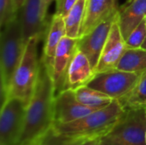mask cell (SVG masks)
Instances as JSON below:
<instances>
[{
  "label": "cell",
  "mask_w": 146,
  "mask_h": 145,
  "mask_svg": "<svg viewBox=\"0 0 146 145\" xmlns=\"http://www.w3.org/2000/svg\"><path fill=\"white\" fill-rule=\"evenodd\" d=\"M125 109L146 106V72L144 73L136 86L125 97L118 99Z\"/></svg>",
  "instance_id": "obj_20"
},
{
  "label": "cell",
  "mask_w": 146,
  "mask_h": 145,
  "mask_svg": "<svg viewBox=\"0 0 146 145\" xmlns=\"http://www.w3.org/2000/svg\"><path fill=\"white\" fill-rule=\"evenodd\" d=\"M78 101L86 107L101 109L109 106L115 99L111 97L89 87L88 85H82L74 90Z\"/></svg>",
  "instance_id": "obj_17"
},
{
  "label": "cell",
  "mask_w": 146,
  "mask_h": 145,
  "mask_svg": "<svg viewBox=\"0 0 146 145\" xmlns=\"http://www.w3.org/2000/svg\"><path fill=\"white\" fill-rule=\"evenodd\" d=\"M53 0H41V7H42V15L44 19H47V11L48 9L52 3Z\"/></svg>",
  "instance_id": "obj_25"
},
{
  "label": "cell",
  "mask_w": 146,
  "mask_h": 145,
  "mask_svg": "<svg viewBox=\"0 0 146 145\" xmlns=\"http://www.w3.org/2000/svg\"><path fill=\"white\" fill-rule=\"evenodd\" d=\"M94 75L95 72L90 61L83 52L78 50L70 63L64 90H74L80 86L86 85Z\"/></svg>",
  "instance_id": "obj_15"
},
{
  "label": "cell",
  "mask_w": 146,
  "mask_h": 145,
  "mask_svg": "<svg viewBox=\"0 0 146 145\" xmlns=\"http://www.w3.org/2000/svg\"><path fill=\"white\" fill-rule=\"evenodd\" d=\"M145 107L125 109L117 123L106 135L118 145H146Z\"/></svg>",
  "instance_id": "obj_5"
},
{
  "label": "cell",
  "mask_w": 146,
  "mask_h": 145,
  "mask_svg": "<svg viewBox=\"0 0 146 145\" xmlns=\"http://www.w3.org/2000/svg\"><path fill=\"white\" fill-rule=\"evenodd\" d=\"M21 99L9 97L1 105L0 145H17L27 108Z\"/></svg>",
  "instance_id": "obj_7"
},
{
  "label": "cell",
  "mask_w": 146,
  "mask_h": 145,
  "mask_svg": "<svg viewBox=\"0 0 146 145\" xmlns=\"http://www.w3.org/2000/svg\"><path fill=\"white\" fill-rule=\"evenodd\" d=\"M79 38L65 36L60 42L56 50L55 56L50 66H49L56 94L65 88L66 78L70 63L78 50Z\"/></svg>",
  "instance_id": "obj_8"
},
{
  "label": "cell",
  "mask_w": 146,
  "mask_h": 145,
  "mask_svg": "<svg viewBox=\"0 0 146 145\" xmlns=\"http://www.w3.org/2000/svg\"><path fill=\"white\" fill-rule=\"evenodd\" d=\"M117 69L143 74L146 72V50L143 48L126 49Z\"/></svg>",
  "instance_id": "obj_18"
},
{
  "label": "cell",
  "mask_w": 146,
  "mask_h": 145,
  "mask_svg": "<svg viewBox=\"0 0 146 145\" xmlns=\"http://www.w3.org/2000/svg\"><path fill=\"white\" fill-rule=\"evenodd\" d=\"M95 110L97 109L80 103L76 98L73 89H66L55 96L53 103V124L68 123L80 119Z\"/></svg>",
  "instance_id": "obj_9"
},
{
  "label": "cell",
  "mask_w": 146,
  "mask_h": 145,
  "mask_svg": "<svg viewBox=\"0 0 146 145\" xmlns=\"http://www.w3.org/2000/svg\"><path fill=\"white\" fill-rule=\"evenodd\" d=\"M146 38V25L143 21L125 39L126 48L138 49L141 48Z\"/></svg>",
  "instance_id": "obj_23"
},
{
  "label": "cell",
  "mask_w": 146,
  "mask_h": 145,
  "mask_svg": "<svg viewBox=\"0 0 146 145\" xmlns=\"http://www.w3.org/2000/svg\"><path fill=\"white\" fill-rule=\"evenodd\" d=\"M144 21H145V25H146V15H145V19H144Z\"/></svg>",
  "instance_id": "obj_30"
},
{
  "label": "cell",
  "mask_w": 146,
  "mask_h": 145,
  "mask_svg": "<svg viewBox=\"0 0 146 145\" xmlns=\"http://www.w3.org/2000/svg\"><path fill=\"white\" fill-rule=\"evenodd\" d=\"M25 46L26 44L23 40L20 20L17 16L1 32L0 71L2 103L6 100L14 73L23 56Z\"/></svg>",
  "instance_id": "obj_3"
},
{
  "label": "cell",
  "mask_w": 146,
  "mask_h": 145,
  "mask_svg": "<svg viewBox=\"0 0 146 145\" xmlns=\"http://www.w3.org/2000/svg\"><path fill=\"white\" fill-rule=\"evenodd\" d=\"M18 17L25 44L33 37L46 35L49 23L42 15L41 0H25L18 11Z\"/></svg>",
  "instance_id": "obj_10"
},
{
  "label": "cell",
  "mask_w": 146,
  "mask_h": 145,
  "mask_svg": "<svg viewBox=\"0 0 146 145\" xmlns=\"http://www.w3.org/2000/svg\"><path fill=\"white\" fill-rule=\"evenodd\" d=\"M146 15V0H127L119 7L116 21L124 39L144 21Z\"/></svg>",
  "instance_id": "obj_13"
},
{
  "label": "cell",
  "mask_w": 146,
  "mask_h": 145,
  "mask_svg": "<svg viewBox=\"0 0 146 145\" xmlns=\"http://www.w3.org/2000/svg\"><path fill=\"white\" fill-rule=\"evenodd\" d=\"M103 138H91L84 142L81 145H99L101 143Z\"/></svg>",
  "instance_id": "obj_26"
},
{
  "label": "cell",
  "mask_w": 146,
  "mask_h": 145,
  "mask_svg": "<svg viewBox=\"0 0 146 145\" xmlns=\"http://www.w3.org/2000/svg\"><path fill=\"white\" fill-rule=\"evenodd\" d=\"M117 99L109 106L68 123H54L53 130L62 135L85 138H104L115 126L124 112Z\"/></svg>",
  "instance_id": "obj_2"
},
{
  "label": "cell",
  "mask_w": 146,
  "mask_h": 145,
  "mask_svg": "<svg viewBox=\"0 0 146 145\" xmlns=\"http://www.w3.org/2000/svg\"><path fill=\"white\" fill-rule=\"evenodd\" d=\"M117 0H88L80 38L90 32L102 21L117 13Z\"/></svg>",
  "instance_id": "obj_14"
},
{
  "label": "cell",
  "mask_w": 146,
  "mask_h": 145,
  "mask_svg": "<svg viewBox=\"0 0 146 145\" xmlns=\"http://www.w3.org/2000/svg\"><path fill=\"white\" fill-rule=\"evenodd\" d=\"M141 76V73L115 68L95 73L86 85L118 100L127 95L136 86Z\"/></svg>",
  "instance_id": "obj_6"
},
{
  "label": "cell",
  "mask_w": 146,
  "mask_h": 145,
  "mask_svg": "<svg viewBox=\"0 0 146 145\" xmlns=\"http://www.w3.org/2000/svg\"><path fill=\"white\" fill-rule=\"evenodd\" d=\"M116 14L99 23L90 32L80 37L78 40V50L86 56L94 70L98 63L111 26L116 19Z\"/></svg>",
  "instance_id": "obj_11"
},
{
  "label": "cell",
  "mask_w": 146,
  "mask_h": 145,
  "mask_svg": "<svg viewBox=\"0 0 146 145\" xmlns=\"http://www.w3.org/2000/svg\"><path fill=\"white\" fill-rule=\"evenodd\" d=\"M56 13L63 18L69 13L71 9L74 6L78 0H56Z\"/></svg>",
  "instance_id": "obj_24"
},
{
  "label": "cell",
  "mask_w": 146,
  "mask_h": 145,
  "mask_svg": "<svg viewBox=\"0 0 146 145\" xmlns=\"http://www.w3.org/2000/svg\"><path fill=\"white\" fill-rule=\"evenodd\" d=\"M24 3H25V0H15V8L17 11H19V9L23 6Z\"/></svg>",
  "instance_id": "obj_28"
},
{
  "label": "cell",
  "mask_w": 146,
  "mask_h": 145,
  "mask_svg": "<svg viewBox=\"0 0 146 145\" xmlns=\"http://www.w3.org/2000/svg\"><path fill=\"white\" fill-rule=\"evenodd\" d=\"M145 107H146V106H145Z\"/></svg>",
  "instance_id": "obj_34"
},
{
  "label": "cell",
  "mask_w": 146,
  "mask_h": 145,
  "mask_svg": "<svg viewBox=\"0 0 146 145\" xmlns=\"http://www.w3.org/2000/svg\"><path fill=\"white\" fill-rule=\"evenodd\" d=\"M145 144H146V132H145Z\"/></svg>",
  "instance_id": "obj_31"
},
{
  "label": "cell",
  "mask_w": 146,
  "mask_h": 145,
  "mask_svg": "<svg viewBox=\"0 0 146 145\" xmlns=\"http://www.w3.org/2000/svg\"><path fill=\"white\" fill-rule=\"evenodd\" d=\"M126 49L125 39L115 19L94 70L95 73L116 68Z\"/></svg>",
  "instance_id": "obj_12"
},
{
  "label": "cell",
  "mask_w": 146,
  "mask_h": 145,
  "mask_svg": "<svg viewBox=\"0 0 146 145\" xmlns=\"http://www.w3.org/2000/svg\"><path fill=\"white\" fill-rule=\"evenodd\" d=\"M86 140H88V138L58 134L51 127L39 145H81Z\"/></svg>",
  "instance_id": "obj_21"
},
{
  "label": "cell",
  "mask_w": 146,
  "mask_h": 145,
  "mask_svg": "<svg viewBox=\"0 0 146 145\" xmlns=\"http://www.w3.org/2000/svg\"><path fill=\"white\" fill-rule=\"evenodd\" d=\"M55 96L56 92L49 66L41 56L36 87L27 108L22 132L17 145L40 144L53 126Z\"/></svg>",
  "instance_id": "obj_1"
},
{
  "label": "cell",
  "mask_w": 146,
  "mask_h": 145,
  "mask_svg": "<svg viewBox=\"0 0 146 145\" xmlns=\"http://www.w3.org/2000/svg\"><path fill=\"white\" fill-rule=\"evenodd\" d=\"M40 39V37L35 36L26 44L23 56L14 73L6 99L16 97L27 104L32 99L38 77L40 58L38 56V45Z\"/></svg>",
  "instance_id": "obj_4"
},
{
  "label": "cell",
  "mask_w": 146,
  "mask_h": 145,
  "mask_svg": "<svg viewBox=\"0 0 146 145\" xmlns=\"http://www.w3.org/2000/svg\"><path fill=\"white\" fill-rule=\"evenodd\" d=\"M65 36L66 27L64 18L61 15L55 14L49 23L42 56L48 66H50L52 60L55 56L57 46Z\"/></svg>",
  "instance_id": "obj_16"
},
{
  "label": "cell",
  "mask_w": 146,
  "mask_h": 145,
  "mask_svg": "<svg viewBox=\"0 0 146 145\" xmlns=\"http://www.w3.org/2000/svg\"><path fill=\"white\" fill-rule=\"evenodd\" d=\"M145 114H146V107H145Z\"/></svg>",
  "instance_id": "obj_32"
},
{
  "label": "cell",
  "mask_w": 146,
  "mask_h": 145,
  "mask_svg": "<svg viewBox=\"0 0 146 145\" xmlns=\"http://www.w3.org/2000/svg\"><path fill=\"white\" fill-rule=\"evenodd\" d=\"M88 0H78L69 13L64 17L66 36L80 38L81 27L85 20Z\"/></svg>",
  "instance_id": "obj_19"
},
{
  "label": "cell",
  "mask_w": 146,
  "mask_h": 145,
  "mask_svg": "<svg viewBox=\"0 0 146 145\" xmlns=\"http://www.w3.org/2000/svg\"><path fill=\"white\" fill-rule=\"evenodd\" d=\"M38 145H39V144H38Z\"/></svg>",
  "instance_id": "obj_33"
},
{
  "label": "cell",
  "mask_w": 146,
  "mask_h": 145,
  "mask_svg": "<svg viewBox=\"0 0 146 145\" xmlns=\"http://www.w3.org/2000/svg\"><path fill=\"white\" fill-rule=\"evenodd\" d=\"M18 16L15 0H0V26L4 28Z\"/></svg>",
  "instance_id": "obj_22"
},
{
  "label": "cell",
  "mask_w": 146,
  "mask_h": 145,
  "mask_svg": "<svg viewBox=\"0 0 146 145\" xmlns=\"http://www.w3.org/2000/svg\"><path fill=\"white\" fill-rule=\"evenodd\" d=\"M99 145H118L117 144H115L114 141H112L111 139H110L109 138H107L106 136H104L102 138L101 143L99 144Z\"/></svg>",
  "instance_id": "obj_27"
},
{
  "label": "cell",
  "mask_w": 146,
  "mask_h": 145,
  "mask_svg": "<svg viewBox=\"0 0 146 145\" xmlns=\"http://www.w3.org/2000/svg\"><path fill=\"white\" fill-rule=\"evenodd\" d=\"M141 48L145 49L146 50V38L145 39V41H144V43H143V44H142V46H141Z\"/></svg>",
  "instance_id": "obj_29"
}]
</instances>
